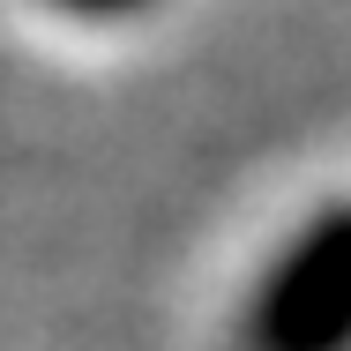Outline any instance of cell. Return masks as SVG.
Segmentation results:
<instances>
[{
    "mask_svg": "<svg viewBox=\"0 0 351 351\" xmlns=\"http://www.w3.org/2000/svg\"><path fill=\"white\" fill-rule=\"evenodd\" d=\"M239 351H351V202L314 210L247 291Z\"/></svg>",
    "mask_w": 351,
    "mask_h": 351,
    "instance_id": "cell-1",
    "label": "cell"
},
{
    "mask_svg": "<svg viewBox=\"0 0 351 351\" xmlns=\"http://www.w3.org/2000/svg\"><path fill=\"white\" fill-rule=\"evenodd\" d=\"M45 8H60V15H75V23H128V15L157 8V0H45Z\"/></svg>",
    "mask_w": 351,
    "mask_h": 351,
    "instance_id": "cell-2",
    "label": "cell"
}]
</instances>
